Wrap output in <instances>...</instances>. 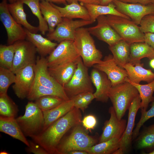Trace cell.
<instances>
[{
  "label": "cell",
  "instance_id": "obj_1",
  "mask_svg": "<svg viewBox=\"0 0 154 154\" xmlns=\"http://www.w3.org/2000/svg\"><path fill=\"white\" fill-rule=\"evenodd\" d=\"M82 120L80 109L74 107L39 133L31 137L48 154H55L57 147L64 135L71 128L80 125Z\"/></svg>",
  "mask_w": 154,
  "mask_h": 154
},
{
  "label": "cell",
  "instance_id": "obj_2",
  "mask_svg": "<svg viewBox=\"0 0 154 154\" xmlns=\"http://www.w3.org/2000/svg\"><path fill=\"white\" fill-rule=\"evenodd\" d=\"M87 28L81 27L76 31L74 42L84 64L93 66L102 60V55L96 47L94 41Z\"/></svg>",
  "mask_w": 154,
  "mask_h": 154
},
{
  "label": "cell",
  "instance_id": "obj_3",
  "mask_svg": "<svg viewBox=\"0 0 154 154\" xmlns=\"http://www.w3.org/2000/svg\"><path fill=\"white\" fill-rule=\"evenodd\" d=\"M139 94L137 89L127 81L112 86L109 98L119 119H122L132 102Z\"/></svg>",
  "mask_w": 154,
  "mask_h": 154
},
{
  "label": "cell",
  "instance_id": "obj_4",
  "mask_svg": "<svg viewBox=\"0 0 154 154\" xmlns=\"http://www.w3.org/2000/svg\"><path fill=\"white\" fill-rule=\"evenodd\" d=\"M97 141L89 135L80 125L74 127L70 134L62 139L55 154H67L74 150L85 151L96 144Z\"/></svg>",
  "mask_w": 154,
  "mask_h": 154
},
{
  "label": "cell",
  "instance_id": "obj_5",
  "mask_svg": "<svg viewBox=\"0 0 154 154\" xmlns=\"http://www.w3.org/2000/svg\"><path fill=\"white\" fill-rule=\"evenodd\" d=\"M16 119L26 136L31 137L38 134L44 128L43 112L33 101L29 102L26 105L24 114Z\"/></svg>",
  "mask_w": 154,
  "mask_h": 154
},
{
  "label": "cell",
  "instance_id": "obj_6",
  "mask_svg": "<svg viewBox=\"0 0 154 154\" xmlns=\"http://www.w3.org/2000/svg\"><path fill=\"white\" fill-rule=\"evenodd\" d=\"M108 22L120 37L129 44L145 42V34L131 20L113 15L106 16Z\"/></svg>",
  "mask_w": 154,
  "mask_h": 154
},
{
  "label": "cell",
  "instance_id": "obj_7",
  "mask_svg": "<svg viewBox=\"0 0 154 154\" xmlns=\"http://www.w3.org/2000/svg\"><path fill=\"white\" fill-rule=\"evenodd\" d=\"M88 67L84 64L80 57L77 62L74 73L70 80L63 86L64 89L70 99L81 93L93 92Z\"/></svg>",
  "mask_w": 154,
  "mask_h": 154
},
{
  "label": "cell",
  "instance_id": "obj_8",
  "mask_svg": "<svg viewBox=\"0 0 154 154\" xmlns=\"http://www.w3.org/2000/svg\"><path fill=\"white\" fill-rule=\"evenodd\" d=\"M7 1L2 0L0 3V19L7 33V43L10 45L25 40L27 35L25 29L15 21L10 14Z\"/></svg>",
  "mask_w": 154,
  "mask_h": 154
},
{
  "label": "cell",
  "instance_id": "obj_9",
  "mask_svg": "<svg viewBox=\"0 0 154 154\" xmlns=\"http://www.w3.org/2000/svg\"><path fill=\"white\" fill-rule=\"evenodd\" d=\"M14 44L15 52L10 70L15 74L27 66L35 64L37 51L34 45L28 40H19Z\"/></svg>",
  "mask_w": 154,
  "mask_h": 154
},
{
  "label": "cell",
  "instance_id": "obj_10",
  "mask_svg": "<svg viewBox=\"0 0 154 154\" xmlns=\"http://www.w3.org/2000/svg\"><path fill=\"white\" fill-rule=\"evenodd\" d=\"M80 57L74 41L60 42L46 58L48 67L67 62H77Z\"/></svg>",
  "mask_w": 154,
  "mask_h": 154
},
{
  "label": "cell",
  "instance_id": "obj_11",
  "mask_svg": "<svg viewBox=\"0 0 154 154\" xmlns=\"http://www.w3.org/2000/svg\"><path fill=\"white\" fill-rule=\"evenodd\" d=\"M91 21L82 19L73 20L63 18L61 22L52 32L47 34V38L59 43L67 40L74 41L76 30L78 28L92 23Z\"/></svg>",
  "mask_w": 154,
  "mask_h": 154
},
{
  "label": "cell",
  "instance_id": "obj_12",
  "mask_svg": "<svg viewBox=\"0 0 154 154\" xmlns=\"http://www.w3.org/2000/svg\"><path fill=\"white\" fill-rule=\"evenodd\" d=\"M141 99L139 94L133 101L128 109V121L125 130L119 141V148L114 154H123L130 150L135 117L140 108Z\"/></svg>",
  "mask_w": 154,
  "mask_h": 154
},
{
  "label": "cell",
  "instance_id": "obj_13",
  "mask_svg": "<svg viewBox=\"0 0 154 154\" xmlns=\"http://www.w3.org/2000/svg\"><path fill=\"white\" fill-rule=\"evenodd\" d=\"M112 2L118 11L129 17L137 25H139L144 17L154 14V4L144 5L127 3L119 0H115Z\"/></svg>",
  "mask_w": 154,
  "mask_h": 154
},
{
  "label": "cell",
  "instance_id": "obj_14",
  "mask_svg": "<svg viewBox=\"0 0 154 154\" xmlns=\"http://www.w3.org/2000/svg\"><path fill=\"white\" fill-rule=\"evenodd\" d=\"M35 64L29 65L15 74V81L12 88L19 98H27L30 91L35 81Z\"/></svg>",
  "mask_w": 154,
  "mask_h": 154
},
{
  "label": "cell",
  "instance_id": "obj_15",
  "mask_svg": "<svg viewBox=\"0 0 154 154\" xmlns=\"http://www.w3.org/2000/svg\"><path fill=\"white\" fill-rule=\"evenodd\" d=\"M93 67L107 75L112 86L125 82V79L128 78L126 71L117 64L112 55L106 56L103 60L94 65Z\"/></svg>",
  "mask_w": 154,
  "mask_h": 154
},
{
  "label": "cell",
  "instance_id": "obj_16",
  "mask_svg": "<svg viewBox=\"0 0 154 154\" xmlns=\"http://www.w3.org/2000/svg\"><path fill=\"white\" fill-rule=\"evenodd\" d=\"M97 24L87 28L90 33L106 43L109 46L123 39L108 23L106 16L102 15L97 19Z\"/></svg>",
  "mask_w": 154,
  "mask_h": 154
},
{
  "label": "cell",
  "instance_id": "obj_17",
  "mask_svg": "<svg viewBox=\"0 0 154 154\" xmlns=\"http://www.w3.org/2000/svg\"><path fill=\"white\" fill-rule=\"evenodd\" d=\"M109 112L110 117L104 123L99 143L107 141L114 137L120 139L126 128V120L123 119H118L113 106L109 108Z\"/></svg>",
  "mask_w": 154,
  "mask_h": 154
},
{
  "label": "cell",
  "instance_id": "obj_18",
  "mask_svg": "<svg viewBox=\"0 0 154 154\" xmlns=\"http://www.w3.org/2000/svg\"><path fill=\"white\" fill-rule=\"evenodd\" d=\"M48 68L46 58L42 56L37 58L34 65V82L44 86L65 91L63 87L50 75Z\"/></svg>",
  "mask_w": 154,
  "mask_h": 154
},
{
  "label": "cell",
  "instance_id": "obj_19",
  "mask_svg": "<svg viewBox=\"0 0 154 154\" xmlns=\"http://www.w3.org/2000/svg\"><path fill=\"white\" fill-rule=\"evenodd\" d=\"M90 76L92 82L96 88L94 93L95 99L98 101L106 102L112 86L110 80L104 72L94 68L92 70Z\"/></svg>",
  "mask_w": 154,
  "mask_h": 154
},
{
  "label": "cell",
  "instance_id": "obj_20",
  "mask_svg": "<svg viewBox=\"0 0 154 154\" xmlns=\"http://www.w3.org/2000/svg\"><path fill=\"white\" fill-rule=\"evenodd\" d=\"M143 64L138 62L135 65L129 62L123 68L126 71L128 78L131 82L139 84L141 81L149 83L154 80V73L150 70L143 67Z\"/></svg>",
  "mask_w": 154,
  "mask_h": 154
},
{
  "label": "cell",
  "instance_id": "obj_21",
  "mask_svg": "<svg viewBox=\"0 0 154 154\" xmlns=\"http://www.w3.org/2000/svg\"><path fill=\"white\" fill-rule=\"evenodd\" d=\"M77 62H65L48 67V71L50 75L63 87L72 77L76 68Z\"/></svg>",
  "mask_w": 154,
  "mask_h": 154
},
{
  "label": "cell",
  "instance_id": "obj_22",
  "mask_svg": "<svg viewBox=\"0 0 154 154\" xmlns=\"http://www.w3.org/2000/svg\"><path fill=\"white\" fill-rule=\"evenodd\" d=\"M0 131L23 142L27 147L29 141L15 117L0 116Z\"/></svg>",
  "mask_w": 154,
  "mask_h": 154
},
{
  "label": "cell",
  "instance_id": "obj_23",
  "mask_svg": "<svg viewBox=\"0 0 154 154\" xmlns=\"http://www.w3.org/2000/svg\"><path fill=\"white\" fill-rule=\"evenodd\" d=\"M51 3V2H50ZM51 4L60 11L63 18L69 19H79L87 21H91L88 11L86 7L79 4L78 2H74L65 5L64 7L58 6L54 3Z\"/></svg>",
  "mask_w": 154,
  "mask_h": 154
},
{
  "label": "cell",
  "instance_id": "obj_24",
  "mask_svg": "<svg viewBox=\"0 0 154 154\" xmlns=\"http://www.w3.org/2000/svg\"><path fill=\"white\" fill-rule=\"evenodd\" d=\"M27 40L36 47L37 52L41 56L49 55L58 45L57 43L43 37L40 34L32 33L25 29Z\"/></svg>",
  "mask_w": 154,
  "mask_h": 154
},
{
  "label": "cell",
  "instance_id": "obj_25",
  "mask_svg": "<svg viewBox=\"0 0 154 154\" xmlns=\"http://www.w3.org/2000/svg\"><path fill=\"white\" fill-rule=\"evenodd\" d=\"M74 107V100L72 98H71L64 101L51 110L42 111L44 121L43 130L65 115Z\"/></svg>",
  "mask_w": 154,
  "mask_h": 154
},
{
  "label": "cell",
  "instance_id": "obj_26",
  "mask_svg": "<svg viewBox=\"0 0 154 154\" xmlns=\"http://www.w3.org/2000/svg\"><path fill=\"white\" fill-rule=\"evenodd\" d=\"M40 7L42 14L48 25V33H51L61 22L63 17L59 10L54 7L50 2L41 0Z\"/></svg>",
  "mask_w": 154,
  "mask_h": 154
},
{
  "label": "cell",
  "instance_id": "obj_27",
  "mask_svg": "<svg viewBox=\"0 0 154 154\" xmlns=\"http://www.w3.org/2000/svg\"><path fill=\"white\" fill-rule=\"evenodd\" d=\"M23 3L21 0H18L12 3H8L9 11L14 19L25 29L33 33H37L39 31L38 27L32 25L27 20V15L25 12Z\"/></svg>",
  "mask_w": 154,
  "mask_h": 154
},
{
  "label": "cell",
  "instance_id": "obj_28",
  "mask_svg": "<svg viewBox=\"0 0 154 154\" xmlns=\"http://www.w3.org/2000/svg\"><path fill=\"white\" fill-rule=\"evenodd\" d=\"M82 4L88 10L90 20L93 23L96 21L98 17L102 15H113L131 19L129 17L118 11L113 2L106 5L86 4Z\"/></svg>",
  "mask_w": 154,
  "mask_h": 154
},
{
  "label": "cell",
  "instance_id": "obj_29",
  "mask_svg": "<svg viewBox=\"0 0 154 154\" xmlns=\"http://www.w3.org/2000/svg\"><path fill=\"white\" fill-rule=\"evenodd\" d=\"M146 57L150 59L154 58V50L147 43L144 42L130 44L129 63L135 65Z\"/></svg>",
  "mask_w": 154,
  "mask_h": 154
},
{
  "label": "cell",
  "instance_id": "obj_30",
  "mask_svg": "<svg viewBox=\"0 0 154 154\" xmlns=\"http://www.w3.org/2000/svg\"><path fill=\"white\" fill-rule=\"evenodd\" d=\"M47 95L57 96L64 100L70 99L65 91L44 86L34 82L27 98L29 101H33L41 97Z\"/></svg>",
  "mask_w": 154,
  "mask_h": 154
},
{
  "label": "cell",
  "instance_id": "obj_31",
  "mask_svg": "<svg viewBox=\"0 0 154 154\" xmlns=\"http://www.w3.org/2000/svg\"><path fill=\"white\" fill-rule=\"evenodd\" d=\"M130 44L121 39L113 45L109 46L115 62L118 66L122 68L129 62Z\"/></svg>",
  "mask_w": 154,
  "mask_h": 154
},
{
  "label": "cell",
  "instance_id": "obj_32",
  "mask_svg": "<svg viewBox=\"0 0 154 154\" xmlns=\"http://www.w3.org/2000/svg\"><path fill=\"white\" fill-rule=\"evenodd\" d=\"M133 85L137 90L141 99L140 108L141 110H146L150 102L154 101L153 94L154 92V80L146 84H141L131 81L128 78L125 79Z\"/></svg>",
  "mask_w": 154,
  "mask_h": 154
},
{
  "label": "cell",
  "instance_id": "obj_33",
  "mask_svg": "<svg viewBox=\"0 0 154 154\" xmlns=\"http://www.w3.org/2000/svg\"><path fill=\"white\" fill-rule=\"evenodd\" d=\"M120 139L114 137L107 141L96 144L84 151L89 154H114L119 148Z\"/></svg>",
  "mask_w": 154,
  "mask_h": 154
},
{
  "label": "cell",
  "instance_id": "obj_34",
  "mask_svg": "<svg viewBox=\"0 0 154 154\" xmlns=\"http://www.w3.org/2000/svg\"><path fill=\"white\" fill-rule=\"evenodd\" d=\"M40 0H21L24 4L27 5L33 14L37 18L39 21L38 27L39 31L42 35H44L48 31V27L41 11L40 7Z\"/></svg>",
  "mask_w": 154,
  "mask_h": 154
},
{
  "label": "cell",
  "instance_id": "obj_35",
  "mask_svg": "<svg viewBox=\"0 0 154 154\" xmlns=\"http://www.w3.org/2000/svg\"><path fill=\"white\" fill-rule=\"evenodd\" d=\"M137 149L154 148V124L146 127L136 140Z\"/></svg>",
  "mask_w": 154,
  "mask_h": 154
},
{
  "label": "cell",
  "instance_id": "obj_36",
  "mask_svg": "<svg viewBox=\"0 0 154 154\" xmlns=\"http://www.w3.org/2000/svg\"><path fill=\"white\" fill-rule=\"evenodd\" d=\"M18 112L17 105L7 94L0 95V116L15 118Z\"/></svg>",
  "mask_w": 154,
  "mask_h": 154
},
{
  "label": "cell",
  "instance_id": "obj_37",
  "mask_svg": "<svg viewBox=\"0 0 154 154\" xmlns=\"http://www.w3.org/2000/svg\"><path fill=\"white\" fill-rule=\"evenodd\" d=\"M15 46L14 44L0 45V66L11 69L14 58Z\"/></svg>",
  "mask_w": 154,
  "mask_h": 154
},
{
  "label": "cell",
  "instance_id": "obj_38",
  "mask_svg": "<svg viewBox=\"0 0 154 154\" xmlns=\"http://www.w3.org/2000/svg\"><path fill=\"white\" fill-rule=\"evenodd\" d=\"M16 75L10 69L0 66V95L7 94L9 86L15 81Z\"/></svg>",
  "mask_w": 154,
  "mask_h": 154
},
{
  "label": "cell",
  "instance_id": "obj_39",
  "mask_svg": "<svg viewBox=\"0 0 154 154\" xmlns=\"http://www.w3.org/2000/svg\"><path fill=\"white\" fill-rule=\"evenodd\" d=\"M64 101L57 96L47 95L39 98L35 101V103L42 111H43L51 110Z\"/></svg>",
  "mask_w": 154,
  "mask_h": 154
},
{
  "label": "cell",
  "instance_id": "obj_40",
  "mask_svg": "<svg viewBox=\"0 0 154 154\" xmlns=\"http://www.w3.org/2000/svg\"><path fill=\"white\" fill-rule=\"evenodd\" d=\"M71 98L74 100V107L84 112L95 98L93 93L86 92L78 94Z\"/></svg>",
  "mask_w": 154,
  "mask_h": 154
},
{
  "label": "cell",
  "instance_id": "obj_41",
  "mask_svg": "<svg viewBox=\"0 0 154 154\" xmlns=\"http://www.w3.org/2000/svg\"><path fill=\"white\" fill-rule=\"evenodd\" d=\"M151 106V107L148 111L141 110L140 119L133 131V140L139 135L140 129L144 123L149 119L154 117V101L152 102Z\"/></svg>",
  "mask_w": 154,
  "mask_h": 154
},
{
  "label": "cell",
  "instance_id": "obj_42",
  "mask_svg": "<svg viewBox=\"0 0 154 154\" xmlns=\"http://www.w3.org/2000/svg\"><path fill=\"white\" fill-rule=\"evenodd\" d=\"M141 31L143 33H154V14L144 17L139 25Z\"/></svg>",
  "mask_w": 154,
  "mask_h": 154
},
{
  "label": "cell",
  "instance_id": "obj_43",
  "mask_svg": "<svg viewBox=\"0 0 154 154\" xmlns=\"http://www.w3.org/2000/svg\"><path fill=\"white\" fill-rule=\"evenodd\" d=\"M97 120L93 115L90 114L85 116L82 122V125L86 130L93 129L97 124Z\"/></svg>",
  "mask_w": 154,
  "mask_h": 154
},
{
  "label": "cell",
  "instance_id": "obj_44",
  "mask_svg": "<svg viewBox=\"0 0 154 154\" xmlns=\"http://www.w3.org/2000/svg\"><path fill=\"white\" fill-rule=\"evenodd\" d=\"M29 141V145L27 149L28 152L35 154H48L45 149L33 140Z\"/></svg>",
  "mask_w": 154,
  "mask_h": 154
},
{
  "label": "cell",
  "instance_id": "obj_45",
  "mask_svg": "<svg viewBox=\"0 0 154 154\" xmlns=\"http://www.w3.org/2000/svg\"><path fill=\"white\" fill-rule=\"evenodd\" d=\"M145 34V42L147 43L154 50V33H146Z\"/></svg>",
  "mask_w": 154,
  "mask_h": 154
},
{
  "label": "cell",
  "instance_id": "obj_46",
  "mask_svg": "<svg viewBox=\"0 0 154 154\" xmlns=\"http://www.w3.org/2000/svg\"><path fill=\"white\" fill-rule=\"evenodd\" d=\"M121 1L130 3H138L144 5L154 4V0H120Z\"/></svg>",
  "mask_w": 154,
  "mask_h": 154
},
{
  "label": "cell",
  "instance_id": "obj_47",
  "mask_svg": "<svg viewBox=\"0 0 154 154\" xmlns=\"http://www.w3.org/2000/svg\"><path fill=\"white\" fill-rule=\"evenodd\" d=\"M102 0H78L82 4L100 5Z\"/></svg>",
  "mask_w": 154,
  "mask_h": 154
},
{
  "label": "cell",
  "instance_id": "obj_48",
  "mask_svg": "<svg viewBox=\"0 0 154 154\" xmlns=\"http://www.w3.org/2000/svg\"><path fill=\"white\" fill-rule=\"evenodd\" d=\"M50 2L57 4H62L64 5L67 4V1L66 0H44Z\"/></svg>",
  "mask_w": 154,
  "mask_h": 154
},
{
  "label": "cell",
  "instance_id": "obj_49",
  "mask_svg": "<svg viewBox=\"0 0 154 154\" xmlns=\"http://www.w3.org/2000/svg\"><path fill=\"white\" fill-rule=\"evenodd\" d=\"M67 154H89L86 151L81 150H74L68 152Z\"/></svg>",
  "mask_w": 154,
  "mask_h": 154
},
{
  "label": "cell",
  "instance_id": "obj_50",
  "mask_svg": "<svg viewBox=\"0 0 154 154\" xmlns=\"http://www.w3.org/2000/svg\"><path fill=\"white\" fill-rule=\"evenodd\" d=\"M115 0L119 1L120 0H102L100 5H107Z\"/></svg>",
  "mask_w": 154,
  "mask_h": 154
},
{
  "label": "cell",
  "instance_id": "obj_51",
  "mask_svg": "<svg viewBox=\"0 0 154 154\" xmlns=\"http://www.w3.org/2000/svg\"><path fill=\"white\" fill-rule=\"evenodd\" d=\"M149 64L150 66L154 69V58L151 59Z\"/></svg>",
  "mask_w": 154,
  "mask_h": 154
},
{
  "label": "cell",
  "instance_id": "obj_52",
  "mask_svg": "<svg viewBox=\"0 0 154 154\" xmlns=\"http://www.w3.org/2000/svg\"><path fill=\"white\" fill-rule=\"evenodd\" d=\"M67 2L70 4L74 2H78V0H66Z\"/></svg>",
  "mask_w": 154,
  "mask_h": 154
},
{
  "label": "cell",
  "instance_id": "obj_53",
  "mask_svg": "<svg viewBox=\"0 0 154 154\" xmlns=\"http://www.w3.org/2000/svg\"><path fill=\"white\" fill-rule=\"evenodd\" d=\"M148 154H154V148L153 149V151H151V152H149V153H147Z\"/></svg>",
  "mask_w": 154,
  "mask_h": 154
},
{
  "label": "cell",
  "instance_id": "obj_54",
  "mask_svg": "<svg viewBox=\"0 0 154 154\" xmlns=\"http://www.w3.org/2000/svg\"><path fill=\"white\" fill-rule=\"evenodd\" d=\"M10 3H12L14 2V0H8Z\"/></svg>",
  "mask_w": 154,
  "mask_h": 154
},
{
  "label": "cell",
  "instance_id": "obj_55",
  "mask_svg": "<svg viewBox=\"0 0 154 154\" xmlns=\"http://www.w3.org/2000/svg\"><path fill=\"white\" fill-rule=\"evenodd\" d=\"M7 153L6 152H4V151H3V152H1L0 153V154H7V153Z\"/></svg>",
  "mask_w": 154,
  "mask_h": 154
},
{
  "label": "cell",
  "instance_id": "obj_56",
  "mask_svg": "<svg viewBox=\"0 0 154 154\" xmlns=\"http://www.w3.org/2000/svg\"><path fill=\"white\" fill-rule=\"evenodd\" d=\"M18 0H14V2Z\"/></svg>",
  "mask_w": 154,
  "mask_h": 154
}]
</instances>
